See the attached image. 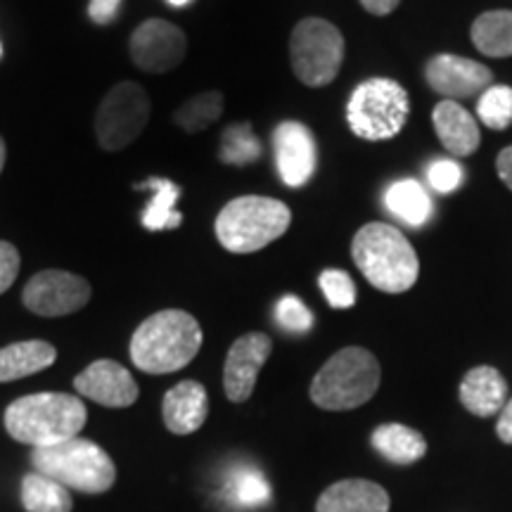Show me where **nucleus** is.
Wrapping results in <instances>:
<instances>
[{
    "label": "nucleus",
    "mask_w": 512,
    "mask_h": 512,
    "mask_svg": "<svg viewBox=\"0 0 512 512\" xmlns=\"http://www.w3.org/2000/svg\"><path fill=\"white\" fill-rule=\"evenodd\" d=\"M22 505L27 512H72L74 501L67 486L41 472H29L22 479Z\"/></svg>",
    "instance_id": "25"
},
{
    "label": "nucleus",
    "mask_w": 512,
    "mask_h": 512,
    "mask_svg": "<svg viewBox=\"0 0 512 512\" xmlns=\"http://www.w3.org/2000/svg\"><path fill=\"white\" fill-rule=\"evenodd\" d=\"M164 425L171 434L185 437L197 432L209 415L207 389L195 380H183L164 394L162 403Z\"/></svg>",
    "instance_id": "16"
},
{
    "label": "nucleus",
    "mask_w": 512,
    "mask_h": 512,
    "mask_svg": "<svg viewBox=\"0 0 512 512\" xmlns=\"http://www.w3.org/2000/svg\"><path fill=\"white\" fill-rule=\"evenodd\" d=\"M22 302L36 316H69L91 302V285L81 275L53 268V271L36 273L24 285Z\"/></svg>",
    "instance_id": "10"
},
{
    "label": "nucleus",
    "mask_w": 512,
    "mask_h": 512,
    "mask_svg": "<svg viewBox=\"0 0 512 512\" xmlns=\"http://www.w3.org/2000/svg\"><path fill=\"white\" fill-rule=\"evenodd\" d=\"M31 465L62 486L83 494H105L117 482V467L95 441L72 437L55 446L34 448Z\"/></svg>",
    "instance_id": "6"
},
{
    "label": "nucleus",
    "mask_w": 512,
    "mask_h": 512,
    "mask_svg": "<svg viewBox=\"0 0 512 512\" xmlns=\"http://www.w3.org/2000/svg\"><path fill=\"white\" fill-rule=\"evenodd\" d=\"M434 131L451 155L470 157L479 150V126L475 117L460 107L456 100H444L432 112Z\"/></svg>",
    "instance_id": "18"
},
{
    "label": "nucleus",
    "mask_w": 512,
    "mask_h": 512,
    "mask_svg": "<svg viewBox=\"0 0 512 512\" xmlns=\"http://www.w3.org/2000/svg\"><path fill=\"white\" fill-rule=\"evenodd\" d=\"M57 361V349L43 339H27L0 349V382H15L41 373Z\"/></svg>",
    "instance_id": "20"
},
{
    "label": "nucleus",
    "mask_w": 512,
    "mask_h": 512,
    "mask_svg": "<svg viewBox=\"0 0 512 512\" xmlns=\"http://www.w3.org/2000/svg\"><path fill=\"white\" fill-rule=\"evenodd\" d=\"M223 112V95L219 91L200 93L195 98L185 102L181 110L176 112V124L185 133H200L209 124H214Z\"/></svg>",
    "instance_id": "27"
},
{
    "label": "nucleus",
    "mask_w": 512,
    "mask_h": 512,
    "mask_svg": "<svg viewBox=\"0 0 512 512\" xmlns=\"http://www.w3.org/2000/svg\"><path fill=\"white\" fill-rule=\"evenodd\" d=\"M88 411L74 394L43 392L12 401L5 411V430L19 444L34 448L55 446L79 437Z\"/></svg>",
    "instance_id": "3"
},
{
    "label": "nucleus",
    "mask_w": 512,
    "mask_h": 512,
    "mask_svg": "<svg viewBox=\"0 0 512 512\" xmlns=\"http://www.w3.org/2000/svg\"><path fill=\"white\" fill-rule=\"evenodd\" d=\"M275 323L280 328L292 332V335H304L313 328V313L309 311L302 299L294 294H285L278 304H275Z\"/></svg>",
    "instance_id": "31"
},
{
    "label": "nucleus",
    "mask_w": 512,
    "mask_h": 512,
    "mask_svg": "<svg viewBox=\"0 0 512 512\" xmlns=\"http://www.w3.org/2000/svg\"><path fill=\"white\" fill-rule=\"evenodd\" d=\"M425 79L434 93L444 95L446 100H460L486 91L494 81V74L482 62L460 55H437L427 62Z\"/></svg>",
    "instance_id": "14"
},
{
    "label": "nucleus",
    "mask_w": 512,
    "mask_h": 512,
    "mask_svg": "<svg viewBox=\"0 0 512 512\" xmlns=\"http://www.w3.org/2000/svg\"><path fill=\"white\" fill-rule=\"evenodd\" d=\"M351 256L375 290L401 294L418 283L420 261L411 242L389 223H368L354 235Z\"/></svg>",
    "instance_id": "2"
},
{
    "label": "nucleus",
    "mask_w": 512,
    "mask_h": 512,
    "mask_svg": "<svg viewBox=\"0 0 512 512\" xmlns=\"http://www.w3.org/2000/svg\"><path fill=\"white\" fill-rule=\"evenodd\" d=\"M152 107L140 83L121 81L105 95L95 114V136L102 150L119 152L136 140L150 121Z\"/></svg>",
    "instance_id": "9"
},
{
    "label": "nucleus",
    "mask_w": 512,
    "mask_h": 512,
    "mask_svg": "<svg viewBox=\"0 0 512 512\" xmlns=\"http://www.w3.org/2000/svg\"><path fill=\"white\" fill-rule=\"evenodd\" d=\"M411 102L406 88L392 79H368L351 93L347 121L354 136L380 143L399 136L406 126Z\"/></svg>",
    "instance_id": "7"
},
{
    "label": "nucleus",
    "mask_w": 512,
    "mask_h": 512,
    "mask_svg": "<svg viewBox=\"0 0 512 512\" xmlns=\"http://www.w3.org/2000/svg\"><path fill=\"white\" fill-rule=\"evenodd\" d=\"M496 434L503 444H512V396L505 401L503 411L498 413V422H496Z\"/></svg>",
    "instance_id": "35"
},
{
    "label": "nucleus",
    "mask_w": 512,
    "mask_h": 512,
    "mask_svg": "<svg viewBox=\"0 0 512 512\" xmlns=\"http://www.w3.org/2000/svg\"><path fill=\"white\" fill-rule=\"evenodd\" d=\"M273 152L278 174L290 188H302L316 174L318 147L309 126L299 121H283L273 131Z\"/></svg>",
    "instance_id": "12"
},
{
    "label": "nucleus",
    "mask_w": 512,
    "mask_h": 512,
    "mask_svg": "<svg viewBox=\"0 0 512 512\" xmlns=\"http://www.w3.org/2000/svg\"><path fill=\"white\" fill-rule=\"evenodd\" d=\"M401 0H361V5L366 8L370 15H377V17H384L389 15V12H394L399 8Z\"/></svg>",
    "instance_id": "37"
},
{
    "label": "nucleus",
    "mask_w": 512,
    "mask_h": 512,
    "mask_svg": "<svg viewBox=\"0 0 512 512\" xmlns=\"http://www.w3.org/2000/svg\"><path fill=\"white\" fill-rule=\"evenodd\" d=\"M382 370L368 349L347 347L318 370L311 382V401L323 411H351L373 399Z\"/></svg>",
    "instance_id": "5"
},
{
    "label": "nucleus",
    "mask_w": 512,
    "mask_h": 512,
    "mask_svg": "<svg viewBox=\"0 0 512 512\" xmlns=\"http://www.w3.org/2000/svg\"><path fill=\"white\" fill-rule=\"evenodd\" d=\"M19 252L15 245H10V242L0 240V294L8 292L12 283L17 280V273H19Z\"/></svg>",
    "instance_id": "33"
},
{
    "label": "nucleus",
    "mask_w": 512,
    "mask_h": 512,
    "mask_svg": "<svg viewBox=\"0 0 512 512\" xmlns=\"http://www.w3.org/2000/svg\"><path fill=\"white\" fill-rule=\"evenodd\" d=\"M292 223V211L273 197L245 195L230 200L216 216V238L228 252L252 254L283 238Z\"/></svg>",
    "instance_id": "4"
},
{
    "label": "nucleus",
    "mask_w": 512,
    "mask_h": 512,
    "mask_svg": "<svg viewBox=\"0 0 512 512\" xmlns=\"http://www.w3.org/2000/svg\"><path fill=\"white\" fill-rule=\"evenodd\" d=\"M128 50H131V60L136 62L138 69L150 74H164L185 60L188 38L181 27L166 22V19H147L133 31Z\"/></svg>",
    "instance_id": "11"
},
{
    "label": "nucleus",
    "mask_w": 512,
    "mask_h": 512,
    "mask_svg": "<svg viewBox=\"0 0 512 512\" xmlns=\"http://www.w3.org/2000/svg\"><path fill=\"white\" fill-rule=\"evenodd\" d=\"M373 446L382 458H387L394 465H413L427 453V441L413 427L389 422L380 425L373 432Z\"/></svg>",
    "instance_id": "21"
},
{
    "label": "nucleus",
    "mask_w": 512,
    "mask_h": 512,
    "mask_svg": "<svg viewBox=\"0 0 512 512\" xmlns=\"http://www.w3.org/2000/svg\"><path fill=\"white\" fill-rule=\"evenodd\" d=\"M460 403L477 418H491L501 413L508 401V382L491 366L472 368L460 382Z\"/></svg>",
    "instance_id": "19"
},
{
    "label": "nucleus",
    "mask_w": 512,
    "mask_h": 512,
    "mask_svg": "<svg viewBox=\"0 0 512 512\" xmlns=\"http://www.w3.org/2000/svg\"><path fill=\"white\" fill-rule=\"evenodd\" d=\"M384 204L392 211L396 219H401L408 226L418 228L425 226L432 219L434 207L427 190L418 181L408 178V181H396L384 192Z\"/></svg>",
    "instance_id": "24"
},
{
    "label": "nucleus",
    "mask_w": 512,
    "mask_h": 512,
    "mask_svg": "<svg viewBox=\"0 0 512 512\" xmlns=\"http://www.w3.org/2000/svg\"><path fill=\"white\" fill-rule=\"evenodd\" d=\"M316 512H389V494L368 479H342L320 494Z\"/></svg>",
    "instance_id": "17"
},
{
    "label": "nucleus",
    "mask_w": 512,
    "mask_h": 512,
    "mask_svg": "<svg viewBox=\"0 0 512 512\" xmlns=\"http://www.w3.org/2000/svg\"><path fill=\"white\" fill-rule=\"evenodd\" d=\"M223 498L233 508H264L271 501V484H268L264 472L252 465L230 467L226 479H223Z\"/></svg>",
    "instance_id": "22"
},
{
    "label": "nucleus",
    "mask_w": 512,
    "mask_h": 512,
    "mask_svg": "<svg viewBox=\"0 0 512 512\" xmlns=\"http://www.w3.org/2000/svg\"><path fill=\"white\" fill-rule=\"evenodd\" d=\"M496 169L501 181L512 190V147H505V150L496 159Z\"/></svg>",
    "instance_id": "36"
},
{
    "label": "nucleus",
    "mask_w": 512,
    "mask_h": 512,
    "mask_svg": "<svg viewBox=\"0 0 512 512\" xmlns=\"http://www.w3.org/2000/svg\"><path fill=\"white\" fill-rule=\"evenodd\" d=\"M138 190H150L152 197L143 211V226L147 230H174L183 223L181 211L176 209L181 188L166 178H150V181L138 183Z\"/></svg>",
    "instance_id": "23"
},
{
    "label": "nucleus",
    "mask_w": 512,
    "mask_h": 512,
    "mask_svg": "<svg viewBox=\"0 0 512 512\" xmlns=\"http://www.w3.org/2000/svg\"><path fill=\"white\" fill-rule=\"evenodd\" d=\"M171 5H174V8H183V5H188L190 0H169Z\"/></svg>",
    "instance_id": "39"
},
{
    "label": "nucleus",
    "mask_w": 512,
    "mask_h": 512,
    "mask_svg": "<svg viewBox=\"0 0 512 512\" xmlns=\"http://www.w3.org/2000/svg\"><path fill=\"white\" fill-rule=\"evenodd\" d=\"M477 117L494 131H505L512 124V88L489 86L477 100Z\"/></svg>",
    "instance_id": "29"
},
{
    "label": "nucleus",
    "mask_w": 512,
    "mask_h": 512,
    "mask_svg": "<svg viewBox=\"0 0 512 512\" xmlns=\"http://www.w3.org/2000/svg\"><path fill=\"white\" fill-rule=\"evenodd\" d=\"M74 389L107 408H128L138 401V384L133 375L110 358H100L76 375Z\"/></svg>",
    "instance_id": "15"
},
{
    "label": "nucleus",
    "mask_w": 512,
    "mask_h": 512,
    "mask_svg": "<svg viewBox=\"0 0 512 512\" xmlns=\"http://www.w3.org/2000/svg\"><path fill=\"white\" fill-rule=\"evenodd\" d=\"M261 157V143L249 124H233L221 136V159L226 164L245 166Z\"/></svg>",
    "instance_id": "28"
},
{
    "label": "nucleus",
    "mask_w": 512,
    "mask_h": 512,
    "mask_svg": "<svg viewBox=\"0 0 512 512\" xmlns=\"http://www.w3.org/2000/svg\"><path fill=\"white\" fill-rule=\"evenodd\" d=\"M121 0H91V5H88V15L95 24H100V27H105V24H110L114 17H117V10H119Z\"/></svg>",
    "instance_id": "34"
},
{
    "label": "nucleus",
    "mask_w": 512,
    "mask_h": 512,
    "mask_svg": "<svg viewBox=\"0 0 512 512\" xmlns=\"http://www.w3.org/2000/svg\"><path fill=\"white\" fill-rule=\"evenodd\" d=\"M0 55H3V50H0Z\"/></svg>",
    "instance_id": "40"
},
{
    "label": "nucleus",
    "mask_w": 512,
    "mask_h": 512,
    "mask_svg": "<svg viewBox=\"0 0 512 512\" xmlns=\"http://www.w3.org/2000/svg\"><path fill=\"white\" fill-rule=\"evenodd\" d=\"M202 328L188 311L166 309L138 325L131 337L133 366L150 375L176 373L200 354Z\"/></svg>",
    "instance_id": "1"
},
{
    "label": "nucleus",
    "mask_w": 512,
    "mask_h": 512,
    "mask_svg": "<svg viewBox=\"0 0 512 512\" xmlns=\"http://www.w3.org/2000/svg\"><path fill=\"white\" fill-rule=\"evenodd\" d=\"M427 181H430L434 190L448 195V192L458 190L460 183H463V169L453 159H437V162L427 166Z\"/></svg>",
    "instance_id": "32"
},
{
    "label": "nucleus",
    "mask_w": 512,
    "mask_h": 512,
    "mask_svg": "<svg viewBox=\"0 0 512 512\" xmlns=\"http://www.w3.org/2000/svg\"><path fill=\"white\" fill-rule=\"evenodd\" d=\"M271 349V337L264 332H247L235 339L226 356V366H223V389L230 401L242 403L252 396L256 377L266 366Z\"/></svg>",
    "instance_id": "13"
},
{
    "label": "nucleus",
    "mask_w": 512,
    "mask_h": 512,
    "mask_svg": "<svg viewBox=\"0 0 512 512\" xmlns=\"http://www.w3.org/2000/svg\"><path fill=\"white\" fill-rule=\"evenodd\" d=\"M472 43L486 57H512V12H484L472 24Z\"/></svg>",
    "instance_id": "26"
},
{
    "label": "nucleus",
    "mask_w": 512,
    "mask_h": 512,
    "mask_svg": "<svg viewBox=\"0 0 512 512\" xmlns=\"http://www.w3.org/2000/svg\"><path fill=\"white\" fill-rule=\"evenodd\" d=\"M290 60L304 86L320 88L335 81L344 60V38L328 19H302L292 31Z\"/></svg>",
    "instance_id": "8"
},
{
    "label": "nucleus",
    "mask_w": 512,
    "mask_h": 512,
    "mask_svg": "<svg viewBox=\"0 0 512 512\" xmlns=\"http://www.w3.org/2000/svg\"><path fill=\"white\" fill-rule=\"evenodd\" d=\"M318 285L332 309H351L356 304V285L347 271L328 268V271L320 273Z\"/></svg>",
    "instance_id": "30"
},
{
    "label": "nucleus",
    "mask_w": 512,
    "mask_h": 512,
    "mask_svg": "<svg viewBox=\"0 0 512 512\" xmlns=\"http://www.w3.org/2000/svg\"><path fill=\"white\" fill-rule=\"evenodd\" d=\"M5 155H8V152H5V140L0 138V174H3V166H5Z\"/></svg>",
    "instance_id": "38"
}]
</instances>
